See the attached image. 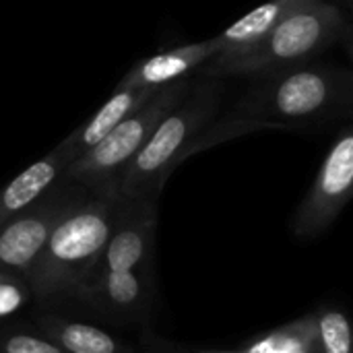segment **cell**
Instances as JSON below:
<instances>
[{
    "mask_svg": "<svg viewBox=\"0 0 353 353\" xmlns=\"http://www.w3.org/2000/svg\"><path fill=\"white\" fill-rule=\"evenodd\" d=\"M68 163L70 159L66 151L58 145L52 153L31 163L17 178H12L0 190V225L17 213H21L23 209H27L29 205H33L41 194H46L52 188V184L60 180Z\"/></svg>",
    "mask_w": 353,
    "mask_h": 353,
    "instance_id": "11",
    "label": "cell"
},
{
    "mask_svg": "<svg viewBox=\"0 0 353 353\" xmlns=\"http://www.w3.org/2000/svg\"><path fill=\"white\" fill-rule=\"evenodd\" d=\"M312 2H319V0H269L256 6L254 10L240 17L225 31L215 35L219 52L207 62H223V60H230L248 52L261 39H265L283 19H288L298 8L312 4Z\"/></svg>",
    "mask_w": 353,
    "mask_h": 353,
    "instance_id": "9",
    "label": "cell"
},
{
    "mask_svg": "<svg viewBox=\"0 0 353 353\" xmlns=\"http://www.w3.org/2000/svg\"><path fill=\"white\" fill-rule=\"evenodd\" d=\"M157 89H116L112 97L79 128H74L60 147L66 151L70 163L87 153L93 145H97L118 122H122L130 112H134L139 105H143L147 99L155 95Z\"/></svg>",
    "mask_w": 353,
    "mask_h": 353,
    "instance_id": "10",
    "label": "cell"
},
{
    "mask_svg": "<svg viewBox=\"0 0 353 353\" xmlns=\"http://www.w3.org/2000/svg\"><path fill=\"white\" fill-rule=\"evenodd\" d=\"M2 353H64L58 345L33 337V335H12L2 343Z\"/></svg>",
    "mask_w": 353,
    "mask_h": 353,
    "instance_id": "16",
    "label": "cell"
},
{
    "mask_svg": "<svg viewBox=\"0 0 353 353\" xmlns=\"http://www.w3.org/2000/svg\"><path fill=\"white\" fill-rule=\"evenodd\" d=\"M352 188L353 132L352 128H343L327 151L314 184L296 213L294 232L298 236L310 238L327 230L347 205Z\"/></svg>",
    "mask_w": 353,
    "mask_h": 353,
    "instance_id": "6",
    "label": "cell"
},
{
    "mask_svg": "<svg viewBox=\"0 0 353 353\" xmlns=\"http://www.w3.org/2000/svg\"><path fill=\"white\" fill-rule=\"evenodd\" d=\"M343 31L345 17L341 8L319 0L292 12L248 52L223 62H205L201 72L217 79L234 74H271L302 64L335 43Z\"/></svg>",
    "mask_w": 353,
    "mask_h": 353,
    "instance_id": "3",
    "label": "cell"
},
{
    "mask_svg": "<svg viewBox=\"0 0 353 353\" xmlns=\"http://www.w3.org/2000/svg\"><path fill=\"white\" fill-rule=\"evenodd\" d=\"M101 298L112 304L114 308H132L141 302L143 296V283L134 271H122V273H105L99 279L97 285Z\"/></svg>",
    "mask_w": 353,
    "mask_h": 353,
    "instance_id": "15",
    "label": "cell"
},
{
    "mask_svg": "<svg viewBox=\"0 0 353 353\" xmlns=\"http://www.w3.org/2000/svg\"><path fill=\"white\" fill-rule=\"evenodd\" d=\"M242 103L250 120L285 126L292 120H306L337 108L350 93V74L333 66H292L265 74Z\"/></svg>",
    "mask_w": 353,
    "mask_h": 353,
    "instance_id": "5",
    "label": "cell"
},
{
    "mask_svg": "<svg viewBox=\"0 0 353 353\" xmlns=\"http://www.w3.org/2000/svg\"><path fill=\"white\" fill-rule=\"evenodd\" d=\"M319 353H352L350 321L339 310H327L314 323Z\"/></svg>",
    "mask_w": 353,
    "mask_h": 353,
    "instance_id": "14",
    "label": "cell"
},
{
    "mask_svg": "<svg viewBox=\"0 0 353 353\" xmlns=\"http://www.w3.org/2000/svg\"><path fill=\"white\" fill-rule=\"evenodd\" d=\"M306 325H308V321L304 325H294L275 335H269L267 339L256 343L248 353H319L316 327L312 325L304 335Z\"/></svg>",
    "mask_w": 353,
    "mask_h": 353,
    "instance_id": "13",
    "label": "cell"
},
{
    "mask_svg": "<svg viewBox=\"0 0 353 353\" xmlns=\"http://www.w3.org/2000/svg\"><path fill=\"white\" fill-rule=\"evenodd\" d=\"M221 93L223 85L217 77L194 83L126 165L116 184V194L120 199H157L174 168L188 157L196 139L217 114Z\"/></svg>",
    "mask_w": 353,
    "mask_h": 353,
    "instance_id": "2",
    "label": "cell"
},
{
    "mask_svg": "<svg viewBox=\"0 0 353 353\" xmlns=\"http://www.w3.org/2000/svg\"><path fill=\"white\" fill-rule=\"evenodd\" d=\"M192 85L194 81L186 77L159 87L151 99L118 122L97 145L68 163L60 182L77 184L91 192H116L126 165L143 149L157 124L188 95Z\"/></svg>",
    "mask_w": 353,
    "mask_h": 353,
    "instance_id": "4",
    "label": "cell"
},
{
    "mask_svg": "<svg viewBox=\"0 0 353 353\" xmlns=\"http://www.w3.org/2000/svg\"><path fill=\"white\" fill-rule=\"evenodd\" d=\"M217 52L219 46L215 37L159 52L137 62L120 79L116 89H159L178 79H186V74L201 68Z\"/></svg>",
    "mask_w": 353,
    "mask_h": 353,
    "instance_id": "8",
    "label": "cell"
},
{
    "mask_svg": "<svg viewBox=\"0 0 353 353\" xmlns=\"http://www.w3.org/2000/svg\"><path fill=\"white\" fill-rule=\"evenodd\" d=\"M83 199L77 190H48L33 205L0 225V269L27 271L39 256L62 215Z\"/></svg>",
    "mask_w": 353,
    "mask_h": 353,
    "instance_id": "7",
    "label": "cell"
},
{
    "mask_svg": "<svg viewBox=\"0 0 353 353\" xmlns=\"http://www.w3.org/2000/svg\"><path fill=\"white\" fill-rule=\"evenodd\" d=\"M54 335L68 353H120L114 337L85 323H64L54 327Z\"/></svg>",
    "mask_w": 353,
    "mask_h": 353,
    "instance_id": "12",
    "label": "cell"
},
{
    "mask_svg": "<svg viewBox=\"0 0 353 353\" xmlns=\"http://www.w3.org/2000/svg\"><path fill=\"white\" fill-rule=\"evenodd\" d=\"M120 203L116 192H93L62 215L39 256L27 269L37 294L83 288L103 254Z\"/></svg>",
    "mask_w": 353,
    "mask_h": 353,
    "instance_id": "1",
    "label": "cell"
}]
</instances>
